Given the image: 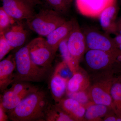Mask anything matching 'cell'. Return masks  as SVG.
Wrapping results in <instances>:
<instances>
[{
  "label": "cell",
  "instance_id": "obj_3",
  "mask_svg": "<svg viewBox=\"0 0 121 121\" xmlns=\"http://www.w3.org/2000/svg\"><path fill=\"white\" fill-rule=\"evenodd\" d=\"M62 15L52 9L43 8L26 21V24L30 30L47 36L66 21Z\"/></svg>",
  "mask_w": 121,
  "mask_h": 121
},
{
  "label": "cell",
  "instance_id": "obj_5",
  "mask_svg": "<svg viewBox=\"0 0 121 121\" xmlns=\"http://www.w3.org/2000/svg\"><path fill=\"white\" fill-rule=\"evenodd\" d=\"M12 84L1 95L0 104L7 112L13 110L24 98L39 89L28 82H16Z\"/></svg>",
  "mask_w": 121,
  "mask_h": 121
},
{
  "label": "cell",
  "instance_id": "obj_23",
  "mask_svg": "<svg viewBox=\"0 0 121 121\" xmlns=\"http://www.w3.org/2000/svg\"><path fill=\"white\" fill-rule=\"evenodd\" d=\"M66 93L68 98L75 99L86 108L94 103L91 100L88 90L74 93L66 92Z\"/></svg>",
  "mask_w": 121,
  "mask_h": 121
},
{
  "label": "cell",
  "instance_id": "obj_15",
  "mask_svg": "<svg viewBox=\"0 0 121 121\" xmlns=\"http://www.w3.org/2000/svg\"><path fill=\"white\" fill-rule=\"evenodd\" d=\"M60 64L58 65L50 80V88L53 99L56 103L62 99L67 91L68 79L60 73Z\"/></svg>",
  "mask_w": 121,
  "mask_h": 121
},
{
  "label": "cell",
  "instance_id": "obj_21",
  "mask_svg": "<svg viewBox=\"0 0 121 121\" xmlns=\"http://www.w3.org/2000/svg\"><path fill=\"white\" fill-rule=\"evenodd\" d=\"M110 93L113 104L114 112L118 116L121 100V75L114 77Z\"/></svg>",
  "mask_w": 121,
  "mask_h": 121
},
{
  "label": "cell",
  "instance_id": "obj_8",
  "mask_svg": "<svg viewBox=\"0 0 121 121\" xmlns=\"http://www.w3.org/2000/svg\"><path fill=\"white\" fill-rule=\"evenodd\" d=\"M83 33L86 39L87 50H100L120 55L113 38L107 33L92 29H87Z\"/></svg>",
  "mask_w": 121,
  "mask_h": 121
},
{
  "label": "cell",
  "instance_id": "obj_10",
  "mask_svg": "<svg viewBox=\"0 0 121 121\" xmlns=\"http://www.w3.org/2000/svg\"><path fill=\"white\" fill-rule=\"evenodd\" d=\"M2 8L16 21L29 20L35 15L34 8L22 0H1Z\"/></svg>",
  "mask_w": 121,
  "mask_h": 121
},
{
  "label": "cell",
  "instance_id": "obj_26",
  "mask_svg": "<svg viewBox=\"0 0 121 121\" xmlns=\"http://www.w3.org/2000/svg\"><path fill=\"white\" fill-rule=\"evenodd\" d=\"M11 50L12 48L9 44L3 33H0V60H2Z\"/></svg>",
  "mask_w": 121,
  "mask_h": 121
},
{
  "label": "cell",
  "instance_id": "obj_28",
  "mask_svg": "<svg viewBox=\"0 0 121 121\" xmlns=\"http://www.w3.org/2000/svg\"><path fill=\"white\" fill-rule=\"evenodd\" d=\"M6 112L2 105L0 104V121H8L9 117L8 115L6 114Z\"/></svg>",
  "mask_w": 121,
  "mask_h": 121
},
{
  "label": "cell",
  "instance_id": "obj_12",
  "mask_svg": "<svg viewBox=\"0 0 121 121\" xmlns=\"http://www.w3.org/2000/svg\"><path fill=\"white\" fill-rule=\"evenodd\" d=\"M74 20L66 21L46 36L47 43L55 54L61 41L69 36L73 27Z\"/></svg>",
  "mask_w": 121,
  "mask_h": 121
},
{
  "label": "cell",
  "instance_id": "obj_1",
  "mask_svg": "<svg viewBox=\"0 0 121 121\" xmlns=\"http://www.w3.org/2000/svg\"><path fill=\"white\" fill-rule=\"evenodd\" d=\"M50 104L45 91L39 89L8 112L9 118L13 121H45L46 111Z\"/></svg>",
  "mask_w": 121,
  "mask_h": 121
},
{
  "label": "cell",
  "instance_id": "obj_24",
  "mask_svg": "<svg viewBox=\"0 0 121 121\" xmlns=\"http://www.w3.org/2000/svg\"><path fill=\"white\" fill-rule=\"evenodd\" d=\"M50 8L58 12L62 15L68 12L70 6L64 0H44Z\"/></svg>",
  "mask_w": 121,
  "mask_h": 121
},
{
  "label": "cell",
  "instance_id": "obj_20",
  "mask_svg": "<svg viewBox=\"0 0 121 121\" xmlns=\"http://www.w3.org/2000/svg\"><path fill=\"white\" fill-rule=\"evenodd\" d=\"M45 121H73V119L63 111L56 104H50L46 111Z\"/></svg>",
  "mask_w": 121,
  "mask_h": 121
},
{
  "label": "cell",
  "instance_id": "obj_30",
  "mask_svg": "<svg viewBox=\"0 0 121 121\" xmlns=\"http://www.w3.org/2000/svg\"><path fill=\"white\" fill-rule=\"evenodd\" d=\"M121 35V17L116 21L115 35Z\"/></svg>",
  "mask_w": 121,
  "mask_h": 121
},
{
  "label": "cell",
  "instance_id": "obj_18",
  "mask_svg": "<svg viewBox=\"0 0 121 121\" xmlns=\"http://www.w3.org/2000/svg\"><path fill=\"white\" fill-rule=\"evenodd\" d=\"M78 69L73 73L72 77L68 80L66 92L74 93L86 90L90 87L89 78L82 72L78 71Z\"/></svg>",
  "mask_w": 121,
  "mask_h": 121
},
{
  "label": "cell",
  "instance_id": "obj_29",
  "mask_svg": "<svg viewBox=\"0 0 121 121\" xmlns=\"http://www.w3.org/2000/svg\"><path fill=\"white\" fill-rule=\"evenodd\" d=\"M32 7H36L37 5L43 4V2L41 0H22Z\"/></svg>",
  "mask_w": 121,
  "mask_h": 121
},
{
  "label": "cell",
  "instance_id": "obj_9",
  "mask_svg": "<svg viewBox=\"0 0 121 121\" xmlns=\"http://www.w3.org/2000/svg\"><path fill=\"white\" fill-rule=\"evenodd\" d=\"M67 44L75 65L79 68V61L86 51L87 46L84 33L75 20L73 28L68 37Z\"/></svg>",
  "mask_w": 121,
  "mask_h": 121
},
{
  "label": "cell",
  "instance_id": "obj_13",
  "mask_svg": "<svg viewBox=\"0 0 121 121\" xmlns=\"http://www.w3.org/2000/svg\"><path fill=\"white\" fill-rule=\"evenodd\" d=\"M16 69L15 56L10 55L0 62V90L3 93L14 82Z\"/></svg>",
  "mask_w": 121,
  "mask_h": 121
},
{
  "label": "cell",
  "instance_id": "obj_6",
  "mask_svg": "<svg viewBox=\"0 0 121 121\" xmlns=\"http://www.w3.org/2000/svg\"><path fill=\"white\" fill-rule=\"evenodd\" d=\"M30 58L37 66L51 69L55 54L41 37L33 39L27 44Z\"/></svg>",
  "mask_w": 121,
  "mask_h": 121
},
{
  "label": "cell",
  "instance_id": "obj_14",
  "mask_svg": "<svg viewBox=\"0 0 121 121\" xmlns=\"http://www.w3.org/2000/svg\"><path fill=\"white\" fill-rule=\"evenodd\" d=\"M21 22L17 21L4 33L12 50L22 46L27 37V31Z\"/></svg>",
  "mask_w": 121,
  "mask_h": 121
},
{
  "label": "cell",
  "instance_id": "obj_2",
  "mask_svg": "<svg viewBox=\"0 0 121 121\" xmlns=\"http://www.w3.org/2000/svg\"><path fill=\"white\" fill-rule=\"evenodd\" d=\"M15 58L16 72L14 82H40L45 80L50 73V69L39 66L33 62L27 45L16 52Z\"/></svg>",
  "mask_w": 121,
  "mask_h": 121
},
{
  "label": "cell",
  "instance_id": "obj_27",
  "mask_svg": "<svg viewBox=\"0 0 121 121\" xmlns=\"http://www.w3.org/2000/svg\"><path fill=\"white\" fill-rule=\"evenodd\" d=\"M113 39L117 50L121 56V35H115V37L113 38Z\"/></svg>",
  "mask_w": 121,
  "mask_h": 121
},
{
  "label": "cell",
  "instance_id": "obj_4",
  "mask_svg": "<svg viewBox=\"0 0 121 121\" xmlns=\"http://www.w3.org/2000/svg\"><path fill=\"white\" fill-rule=\"evenodd\" d=\"M85 62L89 68L95 71L110 70L121 66V56L119 54L100 50H87L84 54Z\"/></svg>",
  "mask_w": 121,
  "mask_h": 121
},
{
  "label": "cell",
  "instance_id": "obj_16",
  "mask_svg": "<svg viewBox=\"0 0 121 121\" xmlns=\"http://www.w3.org/2000/svg\"><path fill=\"white\" fill-rule=\"evenodd\" d=\"M56 104L74 121H82L84 119L86 108L75 99L69 98L62 99Z\"/></svg>",
  "mask_w": 121,
  "mask_h": 121
},
{
  "label": "cell",
  "instance_id": "obj_11",
  "mask_svg": "<svg viewBox=\"0 0 121 121\" xmlns=\"http://www.w3.org/2000/svg\"><path fill=\"white\" fill-rule=\"evenodd\" d=\"M78 11L83 16L99 18L105 9L117 3V0H75Z\"/></svg>",
  "mask_w": 121,
  "mask_h": 121
},
{
  "label": "cell",
  "instance_id": "obj_7",
  "mask_svg": "<svg viewBox=\"0 0 121 121\" xmlns=\"http://www.w3.org/2000/svg\"><path fill=\"white\" fill-rule=\"evenodd\" d=\"M113 73L96 81L88 89L89 95L92 102L102 104L110 108L114 112L113 104L110 91L114 77Z\"/></svg>",
  "mask_w": 121,
  "mask_h": 121
},
{
  "label": "cell",
  "instance_id": "obj_31",
  "mask_svg": "<svg viewBox=\"0 0 121 121\" xmlns=\"http://www.w3.org/2000/svg\"><path fill=\"white\" fill-rule=\"evenodd\" d=\"M69 6H70L72 2L73 1V0H64Z\"/></svg>",
  "mask_w": 121,
  "mask_h": 121
},
{
  "label": "cell",
  "instance_id": "obj_17",
  "mask_svg": "<svg viewBox=\"0 0 121 121\" xmlns=\"http://www.w3.org/2000/svg\"><path fill=\"white\" fill-rule=\"evenodd\" d=\"M117 8V3L107 7L99 16V24L104 32L116 34V23Z\"/></svg>",
  "mask_w": 121,
  "mask_h": 121
},
{
  "label": "cell",
  "instance_id": "obj_19",
  "mask_svg": "<svg viewBox=\"0 0 121 121\" xmlns=\"http://www.w3.org/2000/svg\"><path fill=\"white\" fill-rule=\"evenodd\" d=\"M110 109H111L105 105L92 103L86 108L84 119L88 121H101L102 118L108 114Z\"/></svg>",
  "mask_w": 121,
  "mask_h": 121
},
{
  "label": "cell",
  "instance_id": "obj_22",
  "mask_svg": "<svg viewBox=\"0 0 121 121\" xmlns=\"http://www.w3.org/2000/svg\"><path fill=\"white\" fill-rule=\"evenodd\" d=\"M68 37L61 41L58 49L64 62H65L70 70L73 73L78 69L74 62L68 48L67 44Z\"/></svg>",
  "mask_w": 121,
  "mask_h": 121
},
{
  "label": "cell",
  "instance_id": "obj_25",
  "mask_svg": "<svg viewBox=\"0 0 121 121\" xmlns=\"http://www.w3.org/2000/svg\"><path fill=\"white\" fill-rule=\"evenodd\" d=\"M8 15L2 7L0 8V33H4L15 22Z\"/></svg>",
  "mask_w": 121,
  "mask_h": 121
}]
</instances>
